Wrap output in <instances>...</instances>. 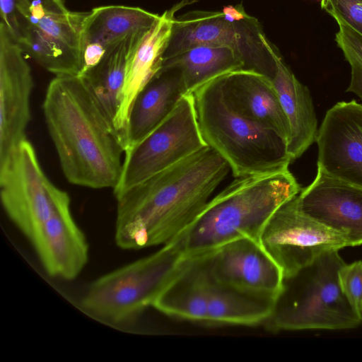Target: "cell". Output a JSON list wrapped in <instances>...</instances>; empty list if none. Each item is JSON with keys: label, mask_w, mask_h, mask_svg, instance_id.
Here are the masks:
<instances>
[{"label": "cell", "mask_w": 362, "mask_h": 362, "mask_svg": "<svg viewBox=\"0 0 362 362\" xmlns=\"http://www.w3.org/2000/svg\"><path fill=\"white\" fill-rule=\"evenodd\" d=\"M230 170L227 162L206 146L116 196V244L138 250L176 240Z\"/></svg>", "instance_id": "cell-1"}, {"label": "cell", "mask_w": 362, "mask_h": 362, "mask_svg": "<svg viewBox=\"0 0 362 362\" xmlns=\"http://www.w3.org/2000/svg\"><path fill=\"white\" fill-rule=\"evenodd\" d=\"M245 62L232 47L199 45L163 61L160 69H176L188 93L212 79L244 69Z\"/></svg>", "instance_id": "cell-25"}, {"label": "cell", "mask_w": 362, "mask_h": 362, "mask_svg": "<svg viewBox=\"0 0 362 362\" xmlns=\"http://www.w3.org/2000/svg\"><path fill=\"white\" fill-rule=\"evenodd\" d=\"M146 32L129 34L114 44L96 66L80 76L114 127L129 59Z\"/></svg>", "instance_id": "cell-22"}, {"label": "cell", "mask_w": 362, "mask_h": 362, "mask_svg": "<svg viewBox=\"0 0 362 362\" xmlns=\"http://www.w3.org/2000/svg\"><path fill=\"white\" fill-rule=\"evenodd\" d=\"M317 168L362 187V105L353 100L329 108L318 129Z\"/></svg>", "instance_id": "cell-14"}, {"label": "cell", "mask_w": 362, "mask_h": 362, "mask_svg": "<svg viewBox=\"0 0 362 362\" xmlns=\"http://www.w3.org/2000/svg\"><path fill=\"white\" fill-rule=\"evenodd\" d=\"M339 30L335 41L351 66V81L346 92L362 100V35L345 22L336 20Z\"/></svg>", "instance_id": "cell-26"}, {"label": "cell", "mask_w": 362, "mask_h": 362, "mask_svg": "<svg viewBox=\"0 0 362 362\" xmlns=\"http://www.w3.org/2000/svg\"><path fill=\"white\" fill-rule=\"evenodd\" d=\"M160 16L139 7L120 5L94 8L86 17L82 47L95 43L107 50L129 34L148 31Z\"/></svg>", "instance_id": "cell-24"}, {"label": "cell", "mask_w": 362, "mask_h": 362, "mask_svg": "<svg viewBox=\"0 0 362 362\" xmlns=\"http://www.w3.org/2000/svg\"><path fill=\"white\" fill-rule=\"evenodd\" d=\"M261 41L276 65L273 79L282 109L290 127L287 151L291 161L300 158L316 141L317 119L308 88L301 83L284 64L278 50L264 33Z\"/></svg>", "instance_id": "cell-18"}, {"label": "cell", "mask_w": 362, "mask_h": 362, "mask_svg": "<svg viewBox=\"0 0 362 362\" xmlns=\"http://www.w3.org/2000/svg\"><path fill=\"white\" fill-rule=\"evenodd\" d=\"M358 1H359L362 2V0H358Z\"/></svg>", "instance_id": "cell-30"}, {"label": "cell", "mask_w": 362, "mask_h": 362, "mask_svg": "<svg viewBox=\"0 0 362 362\" xmlns=\"http://www.w3.org/2000/svg\"><path fill=\"white\" fill-rule=\"evenodd\" d=\"M42 111L66 179L77 186L114 190L122 171L124 143L83 79L55 76Z\"/></svg>", "instance_id": "cell-2"}, {"label": "cell", "mask_w": 362, "mask_h": 362, "mask_svg": "<svg viewBox=\"0 0 362 362\" xmlns=\"http://www.w3.org/2000/svg\"><path fill=\"white\" fill-rule=\"evenodd\" d=\"M344 264L339 250H334L284 276L263 325L273 332L358 327L362 315L349 303L339 281V271Z\"/></svg>", "instance_id": "cell-5"}, {"label": "cell", "mask_w": 362, "mask_h": 362, "mask_svg": "<svg viewBox=\"0 0 362 362\" xmlns=\"http://www.w3.org/2000/svg\"><path fill=\"white\" fill-rule=\"evenodd\" d=\"M208 277L206 325L253 327L264 325L270 316L275 299L223 285L214 281L209 274Z\"/></svg>", "instance_id": "cell-23"}, {"label": "cell", "mask_w": 362, "mask_h": 362, "mask_svg": "<svg viewBox=\"0 0 362 362\" xmlns=\"http://www.w3.org/2000/svg\"><path fill=\"white\" fill-rule=\"evenodd\" d=\"M198 257L209 276L223 285L274 299L281 290L283 272L260 241L239 238Z\"/></svg>", "instance_id": "cell-13"}, {"label": "cell", "mask_w": 362, "mask_h": 362, "mask_svg": "<svg viewBox=\"0 0 362 362\" xmlns=\"http://www.w3.org/2000/svg\"><path fill=\"white\" fill-rule=\"evenodd\" d=\"M338 277L342 292L362 315V261L345 263L339 269Z\"/></svg>", "instance_id": "cell-27"}, {"label": "cell", "mask_w": 362, "mask_h": 362, "mask_svg": "<svg viewBox=\"0 0 362 362\" xmlns=\"http://www.w3.org/2000/svg\"><path fill=\"white\" fill-rule=\"evenodd\" d=\"M28 240L52 277L74 279L87 264L88 243L71 214L70 198L65 191L51 217Z\"/></svg>", "instance_id": "cell-16"}, {"label": "cell", "mask_w": 362, "mask_h": 362, "mask_svg": "<svg viewBox=\"0 0 362 362\" xmlns=\"http://www.w3.org/2000/svg\"><path fill=\"white\" fill-rule=\"evenodd\" d=\"M301 189L288 168L235 177L182 235L185 257L202 256L239 238L260 241L274 213Z\"/></svg>", "instance_id": "cell-3"}, {"label": "cell", "mask_w": 362, "mask_h": 362, "mask_svg": "<svg viewBox=\"0 0 362 362\" xmlns=\"http://www.w3.org/2000/svg\"><path fill=\"white\" fill-rule=\"evenodd\" d=\"M257 19L228 21L222 11H192L175 18L163 61L199 45L232 47L242 57L245 69L255 71L273 81L276 66L262 44L263 33Z\"/></svg>", "instance_id": "cell-9"}, {"label": "cell", "mask_w": 362, "mask_h": 362, "mask_svg": "<svg viewBox=\"0 0 362 362\" xmlns=\"http://www.w3.org/2000/svg\"><path fill=\"white\" fill-rule=\"evenodd\" d=\"M222 12L226 18L230 22L241 21L249 16L242 5L236 6L232 5L226 6L223 7Z\"/></svg>", "instance_id": "cell-29"}, {"label": "cell", "mask_w": 362, "mask_h": 362, "mask_svg": "<svg viewBox=\"0 0 362 362\" xmlns=\"http://www.w3.org/2000/svg\"><path fill=\"white\" fill-rule=\"evenodd\" d=\"M63 192L45 174L28 139L0 166L2 206L28 238L51 217Z\"/></svg>", "instance_id": "cell-10"}, {"label": "cell", "mask_w": 362, "mask_h": 362, "mask_svg": "<svg viewBox=\"0 0 362 362\" xmlns=\"http://www.w3.org/2000/svg\"><path fill=\"white\" fill-rule=\"evenodd\" d=\"M208 299L209 277L202 259L185 257L152 307L170 317L206 325Z\"/></svg>", "instance_id": "cell-21"}, {"label": "cell", "mask_w": 362, "mask_h": 362, "mask_svg": "<svg viewBox=\"0 0 362 362\" xmlns=\"http://www.w3.org/2000/svg\"><path fill=\"white\" fill-rule=\"evenodd\" d=\"M33 86L22 47L0 22V166L27 139Z\"/></svg>", "instance_id": "cell-12"}, {"label": "cell", "mask_w": 362, "mask_h": 362, "mask_svg": "<svg viewBox=\"0 0 362 362\" xmlns=\"http://www.w3.org/2000/svg\"><path fill=\"white\" fill-rule=\"evenodd\" d=\"M185 260L180 235L150 255L95 279L82 298L81 307L101 322L129 325L153 306Z\"/></svg>", "instance_id": "cell-6"}, {"label": "cell", "mask_w": 362, "mask_h": 362, "mask_svg": "<svg viewBox=\"0 0 362 362\" xmlns=\"http://www.w3.org/2000/svg\"><path fill=\"white\" fill-rule=\"evenodd\" d=\"M299 210L342 235L349 246L362 245V187L317 168L314 180L296 196Z\"/></svg>", "instance_id": "cell-15"}, {"label": "cell", "mask_w": 362, "mask_h": 362, "mask_svg": "<svg viewBox=\"0 0 362 362\" xmlns=\"http://www.w3.org/2000/svg\"><path fill=\"white\" fill-rule=\"evenodd\" d=\"M222 76L192 93L199 129L207 146L227 162L235 177L288 168L291 159L286 140L233 107L225 95Z\"/></svg>", "instance_id": "cell-4"}, {"label": "cell", "mask_w": 362, "mask_h": 362, "mask_svg": "<svg viewBox=\"0 0 362 362\" xmlns=\"http://www.w3.org/2000/svg\"><path fill=\"white\" fill-rule=\"evenodd\" d=\"M11 34L34 60L55 76L78 75L81 38L89 12L69 10L63 0H15Z\"/></svg>", "instance_id": "cell-7"}, {"label": "cell", "mask_w": 362, "mask_h": 362, "mask_svg": "<svg viewBox=\"0 0 362 362\" xmlns=\"http://www.w3.org/2000/svg\"><path fill=\"white\" fill-rule=\"evenodd\" d=\"M195 0H183L165 11L141 38L131 54L127 67L119 110L115 127L126 147L129 113L138 93L162 66L176 11Z\"/></svg>", "instance_id": "cell-17"}, {"label": "cell", "mask_w": 362, "mask_h": 362, "mask_svg": "<svg viewBox=\"0 0 362 362\" xmlns=\"http://www.w3.org/2000/svg\"><path fill=\"white\" fill-rule=\"evenodd\" d=\"M296 196L274 213L260 237L262 245L281 268L284 276L326 252L348 247L342 235L301 212Z\"/></svg>", "instance_id": "cell-11"}, {"label": "cell", "mask_w": 362, "mask_h": 362, "mask_svg": "<svg viewBox=\"0 0 362 362\" xmlns=\"http://www.w3.org/2000/svg\"><path fill=\"white\" fill-rule=\"evenodd\" d=\"M206 146L193 93H187L158 127L125 151L121 177L113 190L115 196Z\"/></svg>", "instance_id": "cell-8"}, {"label": "cell", "mask_w": 362, "mask_h": 362, "mask_svg": "<svg viewBox=\"0 0 362 362\" xmlns=\"http://www.w3.org/2000/svg\"><path fill=\"white\" fill-rule=\"evenodd\" d=\"M187 93L177 69H160L134 100L128 119L125 151L158 127Z\"/></svg>", "instance_id": "cell-20"}, {"label": "cell", "mask_w": 362, "mask_h": 362, "mask_svg": "<svg viewBox=\"0 0 362 362\" xmlns=\"http://www.w3.org/2000/svg\"><path fill=\"white\" fill-rule=\"evenodd\" d=\"M221 78L225 95L233 107L288 141L289 124L272 80L245 69L227 73Z\"/></svg>", "instance_id": "cell-19"}, {"label": "cell", "mask_w": 362, "mask_h": 362, "mask_svg": "<svg viewBox=\"0 0 362 362\" xmlns=\"http://www.w3.org/2000/svg\"><path fill=\"white\" fill-rule=\"evenodd\" d=\"M321 8L362 35V2L358 0H321Z\"/></svg>", "instance_id": "cell-28"}]
</instances>
